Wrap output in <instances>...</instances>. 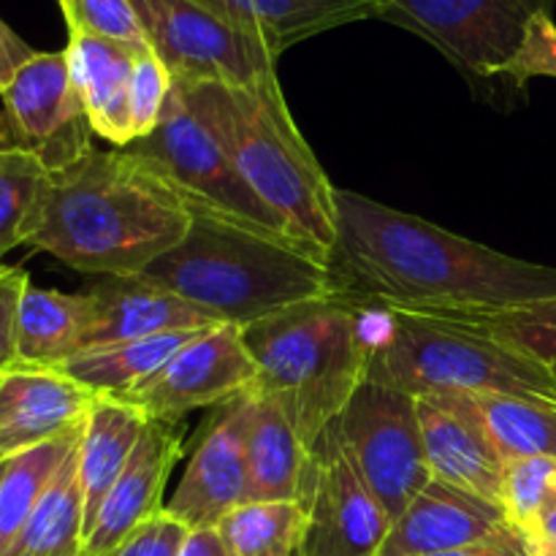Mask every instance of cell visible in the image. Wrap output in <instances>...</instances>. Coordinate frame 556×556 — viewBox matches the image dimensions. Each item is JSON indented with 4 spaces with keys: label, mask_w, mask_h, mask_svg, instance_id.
Here are the masks:
<instances>
[{
    "label": "cell",
    "mask_w": 556,
    "mask_h": 556,
    "mask_svg": "<svg viewBox=\"0 0 556 556\" xmlns=\"http://www.w3.org/2000/svg\"><path fill=\"white\" fill-rule=\"evenodd\" d=\"M329 296L356 309L465 318L556 299V266L451 233L418 215L334 188Z\"/></svg>",
    "instance_id": "6da1fadb"
},
{
    "label": "cell",
    "mask_w": 556,
    "mask_h": 556,
    "mask_svg": "<svg viewBox=\"0 0 556 556\" xmlns=\"http://www.w3.org/2000/svg\"><path fill=\"white\" fill-rule=\"evenodd\" d=\"M182 195L130 150H92L52 174L30 248L71 269L136 277L177 248L190 228Z\"/></svg>",
    "instance_id": "7a4b0ae2"
},
{
    "label": "cell",
    "mask_w": 556,
    "mask_h": 556,
    "mask_svg": "<svg viewBox=\"0 0 556 556\" xmlns=\"http://www.w3.org/2000/svg\"><path fill=\"white\" fill-rule=\"evenodd\" d=\"M177 87L282 231L326 261L337 239L334 185L293 123L277 74L242 87Z\"/></svg>",
    "instance_id": "3957f363"
},
{
    "label": "cell",
    "mask_w": 556,
    "mask_h": 556,
    "mask_svg": "<svg viewBox=\"0 0 556 556\" xmlns=\"http://www.w3.org/2000/svg\"><path fill=\"white\" fill-rule=\"evenodd\" d=\"M190 217L182 242L141 277L217 324L244 329L293 304L329 296V269L313 250L210 212L190 210Z\"/></svg>",
    "instance_id": "277c9868"
},
{
    "label": "cell",
    "mask_w": 556,
    "mask_h": 556,
    "mask_svg": "<svg viewBox=\"0 0 556 556\" xmlns=\"http://www.w3.org/2000/svg\"><path fill=\"white\" fill-rule=\"evenodd\" d=\"M362 320L353 304L320 296L242 329L258 367L255 389L286 410L309 451L364 383L369 337Z\"/></svg>",
    "instance_id": "5b68a950"
},
{
    "label": "cell",
    "mask_w": 556,
    "mask_h": 556,
    "mask_svg": "<svg viewBox=\"0 0 556 556\" xmlns=\"http://www.w3.org/2000/svg\"><path fill=\"white\" fill-rule=\"evenodd\" d=\"M364 380L410 396L445 391H500L556 402L552 367L456 320L386 313L369 337Z\"/></svg>",
    "instance_id": "8992f818"
},
{
    "label": "cell",
    "mask_w": 556,
    "mask_h": 556,
    "mask_svg": "<svg viewBox=\"0 0 556 556\" xmlns=\"http://www.w3.org/2000/svg\"><path fill=\"white\" fill-rule=\"evenodd\" d=\"M125 150L144 157L182 195L188 210L288 237L264 201L248 188L220 141L195 117L174 81L155 130Z\"/></svg>",
    "instance_id": "52a82bcc"
},
{
    "label": "cell",
    "mask_w": 556,
    "mask_h": 556,
    "mask_svg": "<svg viewBox=\"0 0 556 556\" xmlns=\"http://www.w3.org/2000/svg\"><path fill=\"white\" fill-rule=\"evenodd\" d=\"M329 427L345 459L394 525L432 481L418 400L364 380Z\"/></svg>",
    "instance_id": "ba28073f"
},
{
    "label": "cell",
    "mask_w": 556,
    "mask_h": 556,
    "mask_svg": "<svg viewBox=\"0 0 556 556\" xmlns=\"http://www.w3.org/2000/svg\"><path fill=\"white\" fill-rule=\"evenodd\" d=\"M155 58L177 85H253L277 54L195 0H130Z\"/></svg>",
    "instance_id": "9c48e42d"
},
{
    "label": "cell",
    "mask_w": 556,
    "mask_h": 556,
    "mask_svg": "<svg viewBox=\"0 0 556 556\" xmlns=\"http://www.w3.org/2000/svg\"><path fill=\"white\" fill-rule=\"evenodd\" d=\"M556 0H383L380 20L416 33L467 76H503L532 16Z\"/></svg>",
    "instance_id": "30bf717a"
},
{
    "label": "cell",
    "mask_w": 556,
    "mask_h": 556,
    "mask_svg": "<svg viewBox=\"0 0 556 556\" xmlns=\"http://www.w3.org/2000/svg\"><path fill=\"white\" fill-rule=\"evenodd\" d=\"M14 144L60 174L92 152V128L71 79L68 54L36 52L0 90Z\"/></svg>",
    "instance_id": "8fae6325"
},
{
    "label": "cell",
    "mask_w": 556,
    "mask_h": 556,
    "mask_svg": "<svg viewBox=\"0 0 556 556\" xmlns=\"http://www.w3.org/2000/svg\"><path fill=\"white\" fill-rule=\"evenodd\" d=\"M258 380V367L233 324H217L179 348L157 372L114 396L150 421H179L190 410L220 407Z\"/></svg>",
    "instance_id": "7c38bea8"
},
{
    "label": "cell",
    "mask_w": 556,
    "mask_h": 556,
    "mask_svg": "<svg viewBox=\"0 0 556 556\" xmlns=\"http://www.w3.org/2000/svg\"><path fill=\"white\" fill-rule=\"evenodd\" d=\"M299 556H378L391 519L342 454L331 427L309 451Z\"/></svg>",
    "instance_id": "4fadbf2b"
},
{
    "label": "cell",
    "mask_w": 556,
    "mask_h": 556,
    "mask_svg": "<svg viewBox=\"0 0 556 556\" xmlns=\"http://www.w3.org/2000/svg\"><path fill=\"white\" fill-rule=\"evenodd\" d=\"M253 389L220 405L195 443L193 456L168 497L166 510L188 530H212L244 503L248 492V429Z\"/></svg>",
    "instance_id": "5bb4252c"
},
{
    "label": "cell",
    "mask_w": 556,
    "mask_h": 556,
    "mask_svg": "<svg viewBox=\"0 0 556 556\" xmlns=\"http://www.w3.org/2000/svg\"><path fill=\"white\" fill-rule=\"evenodd\" d=\"M98 394L58 369L16 367L0 380V462L81 432Z\"/></svg>",
    "instance_id": "9a60e30c"
},
{
    "label": "cell",
    "mask_w": 556,
    "mask_h": 556,
    "mask_svg": "<svg viewBox=\"0 0 556 556\" xmlns=\"http://www.w3.org/2000/svg\"><path fill=\"white\" fill-rule=\"evenodd\" d=\"M503 505L429 481L410 508L391 525L378 556H427L481 546L510 530Z\"/></svg>",
    "instance_id": "2e32d148"
},
{
    "label": "cell",
    "mask_w": 556,
    "mask_h": 556,
    "mask_svg": "<svg viewBox=\"0 0 556 556\" xmlns=\"http://www.w3.org/2000/svg\"><path fill=\"white\" fill-rule=\"evenodd\" d=\"M179 456H182L179 421L147 424L123 476L106 494L96 525L87 532L81 556L112 554L136 527L166 508L163 494Z\"/></svg>",
    "instance_id": "e0dca14e"
},
{
    "label": "cell",
    "mask_w": 556,
    "mask_h": 556,
    "mask_svg": "<svg viewBox=\"0 0 556 556\" xmlns=\"http://www.w3.org/2000/svg\"><path fill=\"white\" fill-rule=\"evenodd\" d=\"M87 293L92 299V324L81 351L217 326L215 318L141 275L106 277Z\"/></svg>",
    "instance_id": "ac0fdd59"
},
{
    "label": "cell",
    "mask_w": 556,
    "mask_h": 556,
    "mask_svg": "<svg viewBox=\"0 0 556 556\" xmlns=\"http://www.w3.org/2000/svg\"><path fill=\"white\" fill-rule=\"evenodd\" d=\"M220 20L258 38L280 58L296 43L337 27L380 20L383 0H195Z\"/></svg>",
    "instance_id": "d6986e66"
},
{
    "label": "cell",
    "mask_w": 556,
    "mask_h": 556,
    "mask_svg": "<svg viewBox=\"0 0 556 556\" xmlns=\"http://www.w3.org/2000/svg\"><path fill=\"white\" fill-rule=\"evenodd\" d=\"M427 396L470 421L503 462L530 456L556 459V402L552 400L500 391H445Z\"/></svg>",
    "instance_id": "ffe728a7"
},
{
    "label": "cell",
    "mask_w": 556,
    "mask_h": 556,
    "mask_svg": "<svg viewBox=\"0 0 556 556\" xmlns=\"http://www.w3.org/2000/svg\"><path fill=\"white\" fill-rule=\"evenodd\" d=\"M139 52L144 49H130L125 43L92 36H68V47H65L71 79L79 92L92 134L112 141L119 150L134 141L130 81H134Z\"/></svg>",
    "instance_id": "44dd1931"
},
{
    "label": "cell",
    "mask_w": 556,
    "mask_h": 556,
    "mask_svg": "<svg viewBox=\"0 0 556 556\" xmlns=\"http://www.w3.org/2000/svg\"><path fill=\"white\" fill-rule=\"evenodd\" d=\"M424 454L434 481L500 503L505 462L481 438L470 421L448 410L432 396H416Z\"/></svg>",
    "instance_id": "7402d4cb"
},
{
    "label": "cell",
    "mask_w": 556,
    "mask_h": 556,
    "mask_svg": "<svg viewBox=\"0 0 556 556\" xmlns=\"http://www.w3.org/2000/svg\"><path fill=\"white\" fill-rule=\"evenodd\" d=\"M309 448L271 396L253 386V416L248 429V492L244 503L302 500Z\"/></svg>",
    "instance_id": "603a6c76"
},
{
    "label": "cell",
    "mask_w": 556,
    "mask_h": 556,
    "mask_svg": "<svg viewBox=\"0 0 556 556\" xmlns=\"http://www.w3.org/2000/svg\"><path fill=\"white\" fill-rule=\"evenodd\" d=\"M147 424L150 418L144 413L114 396H98L92 405L76 451L81 497H85V538L96 525L106 494L123 476Z\"/></svg>",
    "instance_id": "cb8c5ba5"
},
{
    "label": "cell",
    "mask_w": 556,
    "mask_h": 556,
    "mask_svg": "<svg viewBox=\"0 0 556 556\" xmlns=\"http://www.w3.org/2000/svg\"><path fill=\"white\" fill-rule=\"evenodd\" d=\"M92 324L90 293L27 286L16 318V367L58 369L81 353Z\"/></svg>",
    "instance_id": "d4e9b609"
},
{
    "label": "cell",
    "mask_w": 556,
    "mask_h": 556,
    "mask_svg": "<svg viewBox=\"0 0 556 556\" xmlns=\"http://www.w3.org/2000/svg\"><path fill=\"white\" fill-rule=\"evenodd\" d=\"M201 331H172V334L147 337V340L112 342L103 348L76 353L65 364H60L58 372L68 375L76 383L87 386L98 396H119L152 372L163 367L182 345H188Z\"/></svg>",
    "instance_id": "484cf974"
},
{
    "label": "cell",
    "mask_w": 556,
    "mask_h": 556,
    "mask_svg": "<svg viewBox=\"0 0 556 556\" xmlns=\"http://www.w3.org/2000/svg\"><path fill=\"white\" fill-rule=\"evenodd\" d=\"M76 451H79V443L65 456L58 476L33 510L30 521L5 556H81L85 497H81Z\"/></svg>",
    "instance_id": "4316f807"
},
{
    "label": "cell",
    "mask_w": 556,
    "mask_h": 556,
    "mask_svg": "<svg viewBox=\"0 0 556 556\" xmlns=\"http://www.w3.org/2000/svg\"><path fill=\"white\" fill-rule=\"evenodd\" d=\"M79 438L81 432H76L71 438L52 440V443L11 456L3 481H0V556L14 548L16 538L22 535L43 492L54 481L60 465L74 451Z\"/></svg>",
    "instance_id": "83f0119b"
},
{
    "label": "cell",
    "mask_w": 556,
    "mask_h": 556,
    "mask_svg": "<svg viewBox=\"0 0 556 556\" xmlns=\"http://www.w3.org/2000/svg\"><path fill=\"white\" fill-rule=\"evenodd\" d=\"M231 556H299L304 535V505L242 503L215 527Z\"/></svg>",
    "instance_id": "f1b7e54d"
},
{
    "label": "cell",
    "mask_w": 556,
    "mask_h": 556,
    "mask_svg": "<svg viewBox=\"0 0 556 556\" xmlns=\"http://www.w3.org/2000/svg\"><path fill=\"white\" fill-rule=\"evenodd\" d=\"M52 172L22 150L0 152V258L9 250L30 242L43 201H47Z\"/></svg>",
    "instance_id": "f546056e"
},
{
    "label": "cell",
    "mask_w": 556,
    "mask_h": 556,
    "mask_svg": "<svg viewBox=\"0 0 556 556\" xmlns=\"http://www.w3.org/2000/svg\"><path fill=\"white\" fill-rule=\"evenodd\" d=\"M445 320L470 326V329L494 337V340L505 342L514 351L527 353V356L538 358L548 367L556 364V299L527 304V307L503 309V313L465 315V318Z\"/></svg>",
    "instance_id": "4dcf8cb0"
},
{
    "label": "cell",
    "mask_w": 556,
    "mask_h": 556,
    "mask_svg": "<svg viewBox=\"0 0 556 556\" xmlns=\"http://www.w3.org/2000/svg\"><path fill=\"white\" fill-rule=\"evenodd\" d=\"M556 503V459L530 456V459L505 462L500 505L510 525L530 535L541 516Z\"/></svg>",
    "instance_id": "1f68e13d"
},
{
    "label": "cell",
    "mask_w": 556,
    "mask_h": 556,
    "mask_svg": "<svg viewBox=\"0 0 556 556\" xmlns=\"http://www.w3.org/2000/svg\"><path fill=\"white\" fill-rule=\"evenodd\" d=\"M68 36H92L125 43L130 49H150L130 0H60Z\"/></svg>",
    "instance_id": "d6a6232c"
},
{
    "label": "cell",
    "mask_w": 556,
    "mask_h": 556,
    "mask_svg": "<svg viewBox=\"0 0 556 556\" xmlns=\"http://www.w3.org/2000/svg\"><path fill=\"white\" fill-rule=\"evenodd\" d=\"M168 90H172V74L166 71V65L155 58L152 49L139 52L134 81H130V136L134 141L144 139L155 130Z\"/></svg>",
    "instance_id": "836d02e7"
},
{
    "label": "cell",
    "mask_w": 556,
    "mask_h": 556,
    "mask_svg": "<svg viewBox=\"0 0 556 556\" xmlns=\"http://www.w3.org/2000/svg\"><path fill=\"white\" fill-rule=\"evenodd\" d=\"M503 76H508L519 87H525L535 76L556 79V22L552 11H541V14L532 16L525 43Z\"/></svg>",
    "instance_id": "e575fe53"
},
{
    "label": "cell",
    "mask_w": 556,
    "mask_h": 556,
    "mask_svg": "<svg viewBox=\"0 0 556 556\" xmlns=\"http://www.w3.org/2000/svg\"><path fill=\"white\" fill-rule=\"evenodd\" d=\"M190 535L188 527L174 519L166 508L136 527L112 554L106 556H179L185 538Z\"/></svg>",
    "instance_id": "d590c367"
},
{
    "label": "cell",
    "mask_w": 556,
    "mask_h": 556,
    "mask_svg": "<svg viewBox=\"0 0 556 556\" xmlns=\"http://www.w3.org/2000/svg\"><path fill=\"white\" fill-rule=\"evenodd\" d=\"M30 277L22 266L0 264V375L11 372L20 364L16 356V318H20V302Z\"/></svg>",
    "instance_id": "8d00e7d4"
},
{
    "label": "cell",
    "mask_w": 556,
    "mask_h": 556,
    "mask_svg": "<svg viewBox=\"0 0 556 556\" xmlns=\"http://www.w3.org/2000/svg\"><path fill=\"white\" fill-rule=\"evenodd\" d=\"M36 54V49L22 41L3 20H0V90L14 79L16 71Z\"/></svg>",
    "instance_id": "74e56055"
},
{
    "label": "cell",
    "mask_w": 556,
    "mask_h": 556,
    "mask_svg": "<svg viewBox=\"0 0 556 556\" xmlns=\"http://www.w3.org/2000/svg\"><path fill=\"white\" fill-rule=\"evenodd\" d=\"M427 556H530L527 548V538L521 535L516 527H510L508 532H503L494 541L481 543V546L462 548V552H448V554H427Z\"/></svg>",
    "instance_id": "f35d334b"
},
{
    "label": "cell",
    "mask_w": 556,
    "mask_h": 556,
    "mask_svg": "<svg viewBox=\"0 0 556 556\" xmlns=\"http://www.w3.org/2000/svg\"><path fill=\"white\" fill-rule=\"evenodd\" d=\"M179 556H231V552L223 543L220 532L212 527V530H190L179 548Z\"/></svg>",
    "instance_id": "ab89813d"
},
{
    "label": "cell",
    "mask_w": 556,
    "mask_h": 556,
    "mask_svg": "<svg viewBox=\"0 0 556 556\" xmlns=\"http://www.w3.org/2000/svg\"><path fill=\"white\" fill-rule=\"evenodd\" d=\"M527 538H530V541L556 543V503L541 516V521L535 525V530H532Z\"/></svg>",
    "instance_id": "60d3db41"
},
{
    "label": "cell",
    "mask_w": 556,
    "mask_h": 556,
    "mask_svg": "<svg viewBox=\"0 0 556 556\" xmlns=\"http://www.w3.org/2000/svg\"><path fill=\"white\" fill-rule=\"evenodd\" d=\"M3 150H20V147L14 144V136H11L9 119H5L3 109H0V152H3Z\"/></svg>",
    "instance_id": "b9f144b4"
},
{
    "label": "cell",
    "mask_w": 556,
    "mask_h": 556,
    "mask_svg": "<svg viewBox=\"0 0 556 556\" xmlns=\"http://www.w3.org/2000/svg\"><path fill=\"white\" fill-rule=\"evenodd\" d=\"M527 548H530V556H556V543L548 541H530L527 538Z\"/></svg>",
    "instance_id": "7bdbcfd3"
},
{
    "label": "cell",
    "mask_w": 556,
    "mask_h": 556,
    "mask_svg": "<svg viewBox=\"0 0 556 556\" xmlns=\"http://www.w3.org/2000/svg\"><path fill=\"white\" fill-rule=\"evenodd\" d=\"M5 467H9V459L0 462V481H3V476H5Z\"/></svg>",
    "instance_id": "ee69618b"
},
{
    "label": "cell",
    "mask_w": 556,
    "mask_h": 556,
    "mask_svg": "<svg viewBox=\"0 0 556 556\" xmlns=\"http://www.w3.org/2000/svg\"><path fill=\"white\" fill-rule=\"evenodd\" d=\"M552 372H554V378H556V364H552Z\"/></svg>",
    "instance_id": "f6af8a7d"
},
{
    "label": "cell",
    "mask_w": 556,
    "mask_h": 556,
    "mask_svg": "<svg viewBox=\"0 0 556 556\" xmlns=\"http://www.w3.org/2000/svg\"><path fill=\"white\" fill-rule=\"evenodd\" d=\"M0 380H3V375H0Z\"/></svg>",
    "instance_id": "bcb514c9"
}]
</instances>
